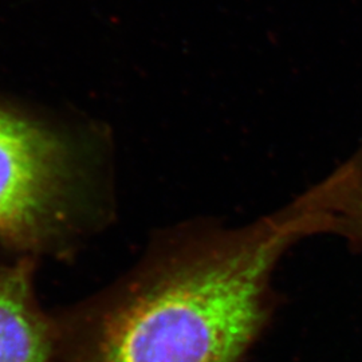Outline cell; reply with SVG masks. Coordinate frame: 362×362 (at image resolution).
<instances>
[{"label":"cell","mask_w":362,"mask_h":362,"mask_svg":"<svg viewBox=\"0 0 362 362\" xmlns=\"http://www.w3.org/2000/svg\"><path fill=\"white\" fill-rule=\"evenodd\" d=\"M325 230L303 192L242 227L197 219L157 233L78 315L66 362H242L270 318L281 259Z\"/></svg>","instance_id":"1"},{"label":"cell","mask_w":362,"mask_h":362,"mask_svg":"<svg viewBox=\"0 0 362 362\" xmlns=\"http://www.w3.org/2000/svg\"><path fill=\"white\" fill-rule=\"evenodd\" d=\"M77 157L62 136L0 106V238L40 246L73 215Z\"/></svg>","instance_id":"2"},{"label":"cell","mask_w":362,"mask_h":362,"mask_svg":"<svg viewBox=\"0 0 362 362\" xmlns=\"http://www.w3.org/2000/svg\"><path fill=\"white\" fill-rule=\"evenodd\" d=\"M31 267L0 269V362H57V334L33 297Z\"/></svg>","instance_id":"3"},{"label":"cell","mask_w":362,"mask_h":362,"mask_svg":"<svg viewBox=\"0 0 362 362\" xmlns=\"http://www.w3.org/2000/svg\"><path fill=\"white\" fill-rule=\"evenodd\" d=\"M311 189L329 219L327 233L362 251V151Z\"/></svg>","instance_id":"4"}]
</instances>
